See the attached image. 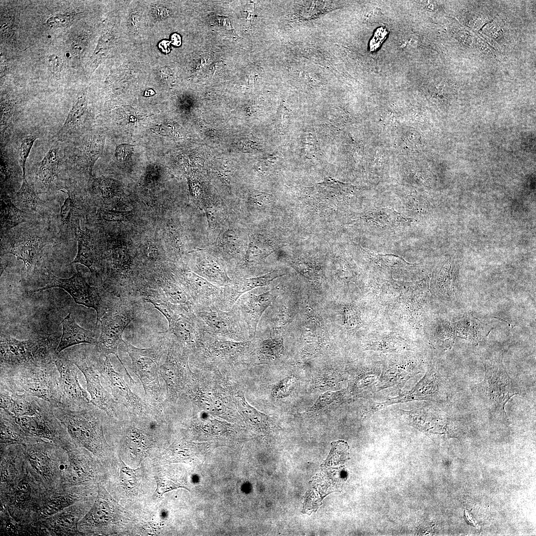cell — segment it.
<instances>
[{
    "mask_svg": "<svg viewBox=\"0 0 536 536\" xmlns=\"http://www.w3.org/2000/svg\"><path fill=\"white\" fill-rule=\"evenodd\" d=\"M50 404L55 415L75 443L95 454L109 452L103 432L108 416L104 411L90 402Z\"/></svg>",
    "mask_w": 536,
    "mask_h": 536,
    "instance_id": "1",
    "label": "cell"
},
{
    "mask_svg": "<svg viewBox=\"0 0 536 536\" xmlns=\"http://www.w3.org/2000/svg\"><path fill=\"white\" fill-rule=\"evenodd\" d=\"M161 334L157 341L148 348L136 347L123 339L120 346L131 358L133 371L143 388L145 402L163 413L165 392L160 383L159 370L161 359L167 351L169 335Z\"/></svg>",
    "mask_w": 536,
    "mask_h": 536,
    "instance_id": "2",
    "label": "cell"
},
{
    "mask_svg": "<svg viewBox=\"0 0 536 536\" xmlns=\"http://www.w3.org/2000/svg\"><path fill=\"white\" fill-rule=\"evenodd\" d=\"M0 387L42 399L50 403H62L60 374L54 363L0 371Z\"/></svg>",
    "mask_w": 536,
    "mask_h": 536,
    "instance_id": "3",
    "label": "cell"
},
{
    "mask_svg": "<svg viewBox=\"0 0 536 536\" xmlns=\"http://www.w3.org/2000/svg\"><path fill=\"white\" fill-rule=\"evenodd\" d=\"M57 339L52 336H32L17 339L0 338V371L55 362L59 354Z\"/></svg>",
    "mask_w": 536,
    "mask_h": 536,
    "instance_id": "4",
    "label": "cell"
},
{
    "mask_svg": "<svg viewBox=\"0 0 536 536\" xmlns=\"http://www.w3.org/2000/svg\"><path fill=\"white\" fill-rule=\"evenodd\" d=\"M144 302L138 295L120 298L115 305L100 319L101 331L94 349L99 355L114 354L125 369L130 381L134 383L121 359L117 349L123 333L129 323L145 311Z\"/></svg>",
    "mask_w": 536,
    "mask_h": 536,
    "instance_id": "5",
    "label": "cell"
},
{
    "mask_svg": "<svg viewBox=\"0 0 536 536\" xmlns=\"http://www.w3.org/2000/svg\"><path fill=\"white\" fill-rule=\"evenodd\" d=\"M191 354L190 349L169 335L165 360L159 370L165 387L163 412L167 418L174 414L178 401L193 374L188 363Z\"/></svg>",
    "mask_w": 536,
    "mask_h": 536,
    "instance_id": "6",
    "label": "cell"
},
{
    "mask_svg": "<svg viewBox=\"0 0 536 536\" xmlns=\"http://www.w3.org/2000/svg\"><path fill=\"white\" fill-rule=\"evenodd\" d=\"M94 367L98 371L102 384L118 402L125 407L129 413L142 417L157 418L164 413L150 406L135 394L122 375L113 367L108 356H102L93 349L89 353Z\"/></svg>",
    "mask_w": 536,
    "mask_h": 536,
    "instance_id": "7",
    "label": "cell"
},
{
    "mask_svg": "<svg viewBox=\"0 0 536 536\" xmlns=\"http://www.w3.org/2000/svg\"><path fill=\"white\" fill-rule=\"evenodd\" d=\"M47 272L46 285L29 292L33 293L55 287L63 288L71 296L76 303L95 310L97 323L120 298L110 293L103 287L90 285L78 271L68 278L57 277L48 269H47Z\"/></svg>",
    "mask_w": 536,
    "mask_h": 536,
    "instance_id": "8",
    "label": "cell"
},
{
    "mask_svg": "<svg viewBox=\"0 0 536 536\" xmlns=\"http://www.w3.org/2000/svg\"><path fill=\"white\" fill-rule=\"evenodd\" d=\"M502 357L501 354L483 361L485 368L483 393L491 412L507 417L505 404L512 397L519 394L520 390L505 369Z\"/></svg>",
    "mask_w": 536,
    "mask_h": 536,
    "instance_id": "9",
    "label": "cell"
},
{
    "mask_svg": "<svg viewBox=\"0 0 536 536\" xmlns=\"http://www.w3.org/2000/svg\"><path fill=\"white\" fill-rule=\"evenodd\" d=\"M64 355L71 358L68 359L84 376L90 402L104 411L111 418L121 420L128 417L129 412L126 408L116 401L103 385L100 374L92 363L88 352L79 350L74 352L71 355Z\"/></svg>",
    "mask_w": 536,
    "mask_h": 536,
    "instance_id": "10",
    "label": "cell"
},
{
    "mask_svg": "<svg viewBox=\"0 0 536 536\" xmlns=\"http://www.w3.org/2000/svg\"><path fill=\"white\" fill-rule=\"evenodd\" d=\"M194 313L206 333L237 341L250 340L247 324L236 303L228 311L212 307L196 308Z\"/></svg>",
    "mask_w": 536,
    "mask_h": 536,
    "instance_id": "11",
    "label": "cell"
},
{
    "mask_svg": "<svg viewBox=\"0 0 536 536\" xmlns=\"http://www.w3.org/2000/svg\"><path fill=\"white\" fill-rule=\"evenodd\" d=\"M171 271L191 298L195 305V309L212 307L221 309L223 287L212 284L194 272L185 264L172 268Z\"/></svg>",
    "mask_w": 536,
    "mask_h": 536,
    "instance_id": "12",
    "label": "cell"
},
{
    "mask_svg": "<svg viewBox=\"0 0 536 536\" xmlns=\"http://www.w3.org/2000/svg\"><path fill=\"white\" fill-rule=\"evenodd\" d=\"M252 341L227 339L204 332L201 346L192 354L198 360L232 364L246 357Z\"/></svg>",
    "mask_w": 536,
    "mask_h": 536,
    "instance_id": "13",
    "label": "cell"
},
{
    "mask_svg": "<svg viewBox=\"0 0 536 536\" xmlns=\"http://www.w3.org/2000/svg\"><path fill=\"white\" fill-rule=\"evenodd\" d=\"M14 417L16 422L29 436L47 438L64 446L71 445V440L55 415L51 404L37 415Z\"/></svg>",
    "mask_w": 536,
    "mask_h": 536,
    "instance_id": "14",
    "label": "cell"
},
{
    "mask_svg": "<svg viewBox=\"0 0 536 536\" xmlns=\"http://www.w3.org/2000/svg\"><path fill=\"white\" fill-rule=\"evenodd\" d=\"M1 243V255L11 254L24 263L29 272L36 263L42 248L47 243L42 235L34 230L12 232Z\"/></svg>",
    "mask_w": 536,
    "mask_h": 536,
    "instance_id": "15",
    "label": "cell"
},
{
    "mask_svg": "<svg viewBox=\"0 0 536 536\" xmlns=\"http://www.w3.org/2000/svg\"><path fill=\"white\" fill-rule=\"evenodd\" d=\"M282 290V285L278 284L258 295L249 291L242 295L235 303L247 324L250 340L255 338L261 317L279 296Z\"/></svg>",
    "mask_w": 536,
    "mask_h": 536,
    "instance_id": "16",
    "label": "cell"
},
{
    "mask_svg": "<svg viewBox=\"0 0 536 536\" xmlns=\"http://www.w3.org/2000/svg\"><path fill=\"white\" fill-rule=\"evenodd\" d=\"M55 364L60 374L62 403L70 405L90 402L87 392L80 383L78 374L80 370L75 364L61 353Z\"/></svg>",
    "mask_w": 536,
    "mask_h": 536,
    "instance_id": "17",
    "label": "cell"
},
{
    "mask_svg": "<svg viewBox=\"0 0 536 536\" xmlns=\"http://www.w3.org/2000/svg\"><path fill=\"white\" fill-rule=\"evenodd\" d=\"M163 333L173 335L192 353L201 346L204 331L195 313L184 310Z\"/></svg>",
    "mask_w": 536,
    "mask_h": 536,
    "instance_id": "18",
    "label": "cell"
},
{
    "mask_svg": "<svg viewBox=\"0 0 536 536\" xmlns=\"http://www.w3.org/2000/svg\"><path fill=\"white\" fill-rule=\"evenodd\" d=\"M0 408L15 416H33L42 412L50 404L42 399L0 387Z\"/></svg>",
    "mask_w": 536,
    "mask_h": 536,
    "instance_id": "19",
    "label": "cell"
},
{
    "mask_svg": "<svg viewBox=\"0 0 536 536\" xmlns=\"http://www.w3.org/2000/svg\"><path fill=\"white\" fill-rule=\"evenodd\" d=\"M285 274L276 269L260 276L232 279L230 284L223 287L221 310H229L244 293L257 287L267 286L273 280Z\"/></svg>",
    "mask_w": 536,
    "mask_h": 536,
    "instance_id": "20",
    "label": "cell"
},
{
    "mask_svg": "<svg viewBox=\"0 0 536 536\" xmlns=\"http://www.w3.org/2000/svg\"><path fill=\"white\" fill-rule=\"evenodd\" d=\"M190 266L189 267L192 271L215 285L225 287L233 281L222 261L208 253L196 255Z\"/></svg>",
    "mask_w": 536,
    "mask_h": 536,
    "instance_id": "21",
    "label": "cell"
},
{
    "mask_svg": "<svg viewBox=\"0 0 536 536\" xmlns=\"http://www.w3.org/2000/svg\"><path fill=\"white\" fill-rule=\"evenodd\" d=\"M147 280L160 290L171 303L194 312L195 305L171 270L156 272Z\"/></svg>",
    "mask_w": 536,
    "mask_h": 536,
    "instance_id": "22",
    "label": "cell"
},
{
    "mask_svg": "<svg viewBox=\"0 0 536 536\" xmlns=\"http://www.w3.org/2000/svg\"><path fill=\"white\" fill-rule=\"evenodd\" d=\"M341 473V470L337 469L322 470L320 475L313 480L309 494L307 495L305 502L306 508L312 509L317 507L318 503L326 495L325 489L328 494L338 489L342 483Z\"/></svg>",
    "mask_w": 536,
    "mask_h": 536,
    "instance_id": "23",
    "label": "cell"
},
{
    "mask_svg": "<svg viewBox=\"0 0 536 536\" xmlns=\"http://www.w3.org/2000/svg\"><path fill=\"white\" fill-rule=\"evenodd\" d=\"M102 488L91 509L85 517L86 520L95 526H106L116 521L125 509L108 495Z\"/></svg>",
    "mask_w": 536,
    "mask_h": 536,
    "instance_id": "24",
    "label": "cell"
},
{
    "mask_svg": "<svg viewBox=\"0 0 536 536\" xmlns=\"http://www.w3.org/2000/svg\"><path fill=\"white\" fill-rule=\"evenodd\" d=\"M63 334L57 348L58 354L72 345L82 343L96 344L98 339L91 331L83 329L75 321L69 313L62 320Z\"/></svg>",
    "mask_w": 536,
    "mask_h": 536,
    "instance_id": "25",
    "label": "cell"
},
{
    "mask_svg": "<svg viewBox=\"0 0 536 536\" xmlns=\"http://www.w3.org/2000/svg\"><path fill=\"white\" fill-rule=\"evenodd\" d=\"M0 416L1 443L2 444L32 442L39 440L27 434L16 422L14 415L6 409L0 408Z\"/></svg>",
    "mask_w": 536,
    "mask_h": 536,
    "instance_id": "26",
    "label": "cell"
},
{
    "mask_svg": "<svg viewBox=\"0 0 536 536\" xmlns=\"http://www.w3.org/2000/svg\"><path fill=\"white\" fill-rule=\"evenodd\" d=\"M59 157L57 149L51 147L41 160L37 173L38 181L46 188H54L59 178Z\"/></svg>",
    "mask_w": 536,
    "mask_h": 536,
    "instance_id": "27",
    "label": "cell"
},
{
    "mask_svg": "<svg viewBox=\"0 0 536 536\" xmlns=\"http://www.w3.org/2000/svg\"><path fill=\"white\" fill-rule=\"evenodd\" d=\"M104 141L105 138L102 135L91 137L75 155L74 159L76 166L92 175L93 166L102 153Z\"/></svg>",
    "mask_w": 536,
    "mask_h": 536,
    "instance_id": "28",
    "label": "cell"
},
{
    "mask_svg": "<svg viewBox=\"0 0 536 536\" xmlns=\"http://www.w3.org/2000/svg\"><path fill=\"white\" fill-rule=\"evenodd\" d=\"M441 384L439 374L433 367L419 382L412 393L411 400H434L438 398Z\"/></svg>",
    "mask_w": 536,
    "mask_h": 536,
    "instance_id": "29",
    "label": "cell"
},
{
    "mask_svg": "<svg viewBox=\"0 0 536 536\" xmlns=\"http://www.w3.org/2000/svg\"><path fill=\"white\" fill-rule=\"evenodd\" d=\"M78 242V251L74 260L70 264L79 263L88 268L93 276L95 273V257L90 246V238L86 231L81 230L79 224L75 230Z\"/></svg>",
    "mask_w": 536,
    "mask_h": 536,
    "instance_id": "30",
    "label": "cell"
},
{
    "mask_svg": "<svg viewBox=\"0 0 536 536\" xmlns=\"http://www.w3.org/2000/svg\"><path fill=\"white\" fill-rule=\"evenodd\" d=\"M87 106L86 97L84 95L79 97L73 105L65 123L58 133V137L60 140L66 139L70 132L77 128L85 115Z\"/></svg>",
    "mask_w": 536,
    "mask_h": 536,
    "instance_id": "31",
    "label": "cell"
},
{
    "mask_svg": "<svg viewBox=\"0 0 536 536\" xmlns=\"http://www.w3.org/2000/svg\"><path fill=\"white\" fill-rule=\"evenodd\" d=\"M27 215L18 209L6 196L1 197V230H8L25 222Z\"/></svg>",
    "mask_w": 536,
    "mask_h": 536,
    "instance_id": "32",
    "label": "cell"
},
{
    "mask_svg": "<svg viewBox=\"0 0 536 536\" xmlns=\"http://www.w3.org/2000/svg\"><path fill=\"white\" fill-rule=\"evenodd\" d=\"M234 398L239 413L248 422L257 425H263L268 423V416L251 405L243 394L238 393Z\"/></svg>",
    "mask_w": 536,
    "mask_h": 536,
    "instance_id": "33",
    "label": "cell"
},
{
    "mask_svg": "<svg viewBox=\"0 0 536 536\" xmlns=\"http://www.w3.org/2000/svg\"><path fill=\"white\" fill-rule=\"evenodd\" d=\"M16 201L18 204L26 210L38 212L42 201L35 192L34 186L29 184L26 177H23V183L16 193Z\"/></svg>",
    "mask_w": 536,
    "mask_h": 536,
    "instance_id": "34",
    "label": "cell"
},
{
    "mask_svg": "<svg viewBox=\"0 0 536 536\" xmlns=\"http://www.w3.org/2000/svg\"><path fill=\"white\" fill-rule=\"evenodd\" d=\"M271 253V250L260 246L254 240H250L245 253L240 261L239 267L243 270L249 269L261 263Z\"/></svg>",
    "mask_w": 536,
    "mask_h": 536,
    "instance_id": "35",
    "label": "cell"
},
{
    "mask_svg": "<svg viewBox=\"0 0 536 536\" xmlns=\"http://www.w3.org/2000/svg\"><path fill=\"white\" fill-rule=\"evenodd\" d=\"M283 350L282 339L278 337H271L260 343L255 355L261 360H274L281 355Z\"/></svg>",
    "mask_w": 536,
    "mask_h": 536,
    "instance_id": "36",
    "label": "cell"
},
{
    "mask_svg": "<svg viewBox=\"0 0 536 536\" xmlns=\"http://www.w3.org/2000/svg\"><path fill=\"white\" fill-rule=\"evenodd\" d=\"M238 241V234L233 229L227 230L220 235L218 242L223 253L222 256L225 259L229 261L240 260L239 247L237 246Z\"/></svg>",
    "mask_w": 536,
    "mask_h": 536,
    "instance_id": "37",
    "label": "cell"
},
{
    "mask_svg": "<svg viewBox=\"0 0 536 536\" xmlns=\"http://www.w3.org/2000/svg\"><path fill=\"white\" fill-rule=\"evenodd\" d=\"M349 446L346 442L338 440L331 443V449L325 465L336 466L344 464L349 459Z\"/></svg>",
    "mask_w": 536,
    "mask_h": 536,
    "instance_id": "38",
    "label": "cell"
},
{
    "mask_svg": "<svg viewBox=\"0 0 536 536\" xmlns=\"http://www.w3.org/2000/svg\"><path fill=\"white\" fill-rule=\"evenodd\" d=\"M344 394V391L325 392L319 397L314 404L307 411L315 412L320 410L339 400L343 397Z\"/></svg>",
    "mask_w": 536,
    "mask_h": 536,
    "instance_id": "39",
    "label": "cell"
},
{
    "mask_svg": "<svg viewBox=\"0 0 536 536\" xmlns=\"http://www.w3.org/2000/svg\"><path fill=\"white\" fill-rule=\"evenodd\" d=\"M38 445L35 446L36 451H34L33 447H32L33 452L29 455V460L31 465L38 472L43 475L47 472L49 468V462L47 457L40 451Z\"/></svg>",
    "mask_w": 536,
    "mask_h": 536,
    "instance_id": "40",
    "label": "cell"
},
{
    "mask_svg": "<svg viewBox=\"0 0 536 536\" xmlns=\"http://www.w3.org/2000/svg\"><path fill=\"white\" fill-rule=\"evenodd\" d=\"M137 470L129 468L121 460L120 480L121 485L125 489L132 490L135 488L137 481Z\"/></svg>",
    "mask_w": 536,
    "mask_h": 536,
    "instance_id": "41",
    "label": "cell"
},
{
    "mask_svg": "<svg viewBox=\"0 0 536 536\" xmlns=\"http://www.w3.org/2000/svg\"><path fill=\"white\" fill-rule=\"evenodd\" d=\"M295 383V378L294 377L289 376L284 378L273 387L271 391L272 395L278 399L288 396L294 389Z\"/></svg>",
    "mask_w": 536,
    "mask_h": 536,
    "instance_id": "42",
    "label": "cell"
},
{
    "mask_svg": "<svg viewBox=\"0 0 536 536\" xmlns=\"http://www.w3.org/2000/svg\"><path fill=\"white\" fill-rule=\"evenodd\" d=\"M35 135H31L25 138L19 147V163L22 169L23 177H26L25 165L27 158L35 141L37 139Z\"/></svg>",
    "mask_w": 536,
    "mask_h": 536,
    "instance_id": "43",
    "label": "cell"
},
{
    "mask_svg": "<svg viewBox=\"0 0 536 536\" xmlns=\"http://www.w3.org/2000/svg\"><path fill=\"white\" fill-rule=\"evenodd\" d=\"M71 502L70 497H58L48 501L43 507L42 512L45 515H51L68 506Z\"/></svg>",
    "mask_w": 536,
    "mask_h": 536,
    "instance_id": "44",
    "label": "cell"
},
{
    "mask_svg": "<svg viewBox=\"0 0 536 536\" xmlns=\"http://www.w3.org/2000/svg\"><path fill=\"white\" fill-rule=\"evenodd\" d=\"M154 478L156 483L155 495L158 498H160L165 493L168 491L180 487L186 488L166 476H155Z\"/></svg>",
    "mask_w": 536,
    "mask_h": 536,
    "instance_id": "45",
    "label": "cell"
},
{
    "mask_svg": "<svg viewBox=\"0 0 536 536\" xmlns=\"http://www.w3.org/2000/svg\"><path fill=\"white\" fill-rule=\"evenodd\" d=\"M76 13H58L53 15L46 21V24L50 28L67 27L70 26Z\"/></svg>",
    "mask_w": 536,
    "mask_h": 536,
    "instance_id": "46",
    "label": "cell"
},
{
    "mask_svg": "<svg viewBox=\"0 0 536 536\" xmlns=\"http://www.w3.org/2000/svg\"><path fill=\"white\" fill-rule=\"evenodd\" d=\"M76 210L73 200L68 194L60 210L61 221L63 224L67 226L71 222Z\"/></svg>",
    "mask_w": 536,
    "mask_h": 536,
    "instance_id": "47",
    "label": "cell"
},
{
    "mask_svg": "<svg viewBox=\"0 0 536 536\" xmlns=\"http://www.w3.org/2000/svg\"><path fill=\"white\" fill-rule=\"evenodd\" d=\"M214 18L213 25L215 29L230 37H234L236 35L228 18L219 15H216Z\"/></svg>",
    "mask_w": 536,
    "mask_h": 536,
    "instance_id": "48",
    "label": "cell"
},
{
    "mask_svg": "<svg viewBox=\"0 0 536 536\" xmlns=\"http://www.w3.org/2000/svg\"><path fill=\"white\" fill-rule=\"evenodd\" d=\"M102 197L105 200H109L114 196L115 184L114 181L110 179L99 178L96 180Z\"/></svg>",
    "mask_w": 536,
    "mask_h": 536,
    "instance_id": "49",
    "label": "cell"
},
{
    "mask_svg": "<svg viewBox=\"0 0 536 536\" xmlns=\"http://www.w3.org/2000/svg\"><path fill=\"white\" fill-rule=\"evenodd\" d=\"M101 217L107 221H122L126 220L133 214L132 211H118L112 210H103L101 212Z\"/></svg>",
    "mask_w": 536,
    "mask_h": 536,
    "instance_id": "50",
    "label": "cell"
},
{
    "mask_svg": "<svg viewBox=\"0 0 536 536\" xmlns=\"http://www.w3.org/2000/svg\"><path fill=\"white\" fill-rule=\"evenodd\" d=\"M133 149L132 145L121 144L116 148L115 156L119 162H126L130 159Z\"/></svg>",
    "mask_w": 536,
    "mask_h": 536,
    "instance_id": "51",
    "label": "cell"
},
{
    "mask_svg": "<svg viewBox=\"0 0 536 536\" xmlns=\"http://www.w3.org/2000/svg\"><path fill=\"white\" fill-rule=\"evenodd\" d=\"M48 60L53 73L56 77H59L63 65L62 59L55 54H52L48 57Z\"/></svg>",
    "mask_w": 536,
    "mask_h": 536,
    "instance_id": "52",
    "label": "cell"
},
{
    "mask_svg": "<svg viewBox=\"0 0 536 536\" xmlns=\"http://www.w3.org/2000/svg\"><path fill=\"white\" fill-rule=\"evenodd\" d=\"M30 486L27 482H21L17 487L16 498L18 501H25L30 496Z\"/></svg>",
    "mask_w": 536,
    "mask_h": 536,
    "instance_id": "53",
    "label": "cell"
},
{
    "mask_svg": "<svg viewBox=\"0 0 536 536\" xmlns=\"http://www.w3.org/2000/svg\"><path fill=\"white\" fill-rule=\"evenodd\" d=\"M86 42V39L82 35L79 36L75 39L71 44V50L73 54L76 56H80L85 49Z\"/></svg>",
    "mask_w": 536,
    "mask_h": 536,
    "instance_id": "54",
    "label": "cell"
},
{
    "mask_svg": "<svg viewBox=\"0 0 536 536\" xmlns=\"http://www.w3.org/2000/svg\"><path fill=\"white\" fill-rule=\"evenodd\" d=\"M269 197L266 195L257 194L251 196L250 202L254 206H261L269 202Z\"/></svg>",
    "mask_w": 536,
    "mask_h": 536,
    "instance_id": "55",
    "label": "cell"
},
{
    "mask_svg": "<svg viewBox=\"0 0 536 536\" xmlns=\"http://www.w3.org/2000/svg\"><path fill=\"white\" fill-rule=\"evenodd\" d=\"M376 373H367L362 378H360L357 382H356V385L358 388H362L368 385H370L371 383L376 380L377 378V375Z\"/></svg>",
    "mask_w": 536,
    "mask_h": 536,
    "instance_id": "56",
    "label": "cell"
},
{
    "mask_svg": "<svg viewBox=\"0 0 536 536\" xmlns=\"http://www.w3.org/2000/svg\"><path fill=\"white\" fill-rule=\"evenodd\" d=\"M75 521V518L72 515L68 514L64 515L57 521L58 524L61 526L67 527L72 526Z\"/></svg>",
    "mask_w": 536,
    "mask_h": 536,
    "instance_id": "57",
    "label": "cell"
}]
</instances>
